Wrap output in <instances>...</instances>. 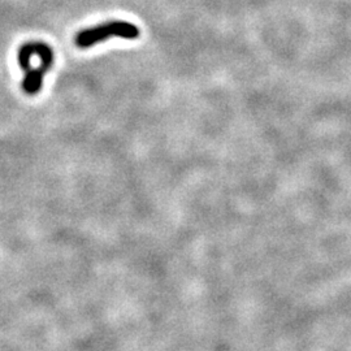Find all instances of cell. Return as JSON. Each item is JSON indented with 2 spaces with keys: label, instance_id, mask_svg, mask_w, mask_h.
<instances>
[{
  "label": "cell",
  "instance_id": "1",
  "mask_svg": "<svg viewBox=\"0 0 351 351\" xmlns=\"http://www.w3.org/2000/svg\"><path fill=\"white\" fill-rule=\"evenodd\" d=\"M136 39L139 37L138 26L128 21H110L103 25L88 27L80 32L75 37V45L81 49H88L108 38Z\"/></svg>",
  "mask_w": 351,
  "mask_h": 351
}]
</instances>
